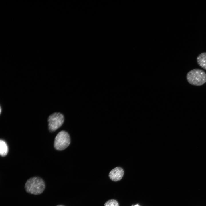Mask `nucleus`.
I'll return each mask as SVG.
<instances>
[{
	"instance_id": "1",
	"label": "nucleus",
	"mask_w": 206,
	"mask_h": 206,
	"mask_svg": "<svg viewBox=\"0 0 206 206\" xmlns=\"http://www.w3.org/2000/svg\"><path fill=\"white\" fill-rule=\"evenodd\" d=\"M26 191L29 194L38 195L41 194L45 190L46 185L42 178L34 176L29 179L25 185Z\"/></svg>"
},
{
	"instance_id": "2",
	"label": "nucleus",
	"mask_w": 206,
	"mask_h": 206,
	"mask_svg": "<svg viewBox=\"0 0 206 206\" xmlns=\"http://www.w3.org/2000/svg\"><path fill=\"white\" fill-rule=\"evenodd\" d=\"M186 78L190 84L201 86L206 82V73L202 70L194 69L188 72Z\"/></svg>"
},
{
	"instance_id": "3",
	"label": "nucleus",
	"mask_w": 206,
	"mask_h": 206,
	"mask_svg": "<svg viewBox=\"0 0 206 206\" xmlns=\"http://www.w3.org/2000/svg\"><path fill=\"white\" fill-rule=\"evenodd\" d=\"M71 142L70 136L66 131L62 130L56 135L54 142V147L58 150H62L66 148Z\"/></svg>"
},
{
	"instance_id": "4",
	"label": "nucleus",
	"mask_w": 206,
	"mask_h": 206,
	"mask_svg": "<svg viewBox=\"0 0 206 206\" xmlns=\"http://www.w3.org/2000/svg\"><path fill=\"white\" fill-rule=\"evenodd\" d=\"M64 121V115L59 112H54L48 117V127L49 131L53 132L60 127Z\"/></svg>"
},
{
	"instance_id": "5",
	"label": "nucleus",
	"mask_w": 206,
	"mask_h": 206,
	"mask_svg": "<svg viewBox=\"0 0 206 206\" xmlns=\"http://www.w3.org/2000/svg\"><path fill=\"white\" fill-rule=\"evenodd\" d=\"M124 173V170L122 167H117L110 171L108 176L111 180L116 182L121 179L123 176Z\"/></svg>"
},
{
	"instance_id": "6",
	"label": "nucleus",
	"mask_w": 206,
	"mask_h": 206,
	"mask_svg": "<svg viewBox=\"0 0 206 206\" xmlns=\"http://www.w3.org/2000/svg\"><path fill=\"white\" fill-rule=\"evenodd\" d=\"M197 59L198 65L206 70V52L200 54L197 56Z\"/></svg>"
},
{
	"instance_id": "7",
	"label": "nucleus",
	"mask_w": 206,
	"mask_h": 206,
	"mask_svg": "<svg viewBox=\"0 0 206 206\" xmlns=\"http://www.w3.org/2000/svg\"><path fill=\"white\" fill-rule=\"evenodd\" d=\"M8 148L5 142L3 140H0V154L1 156L4 157L7 154Z\"/></svg>"
},
{
	"instance_id": "8",
	"label": "nucleus",
	"mask_w": 206,
	"mask_h": 206,
	"mask_svg": "<svg viewBox=\"0 0 206 206\" xmlns=\"http://www.w3.org/2000/svg\"><path fill=\"white\" fill-rule=\"evenodd\" d=\"M104 206H119L118 202L116 200L111 199L106 201Z\"/></svg>"
},
{
	"instance_id": "9",
	"label": "nucleus",
	"mask_w": 206,
	"mask_h": 206,
	"mask_svg": "<svg viewBox=\"0 0 206 206\" xmlns=\"http://www.w3.org/2000/svg\"><path fill=\"white\" fill-rule=\"evenodd\" d=\"M65 206L63 205H57V206Z\"/></svg>"
},
{
	"instance_id": "10",
	"label": "nucleus",
	"mask_w": 206,
	"mask_h": 206,
	"mask_svg": "<svg viewBox=\"0 0 206 206\" xmlns=\"http://www.w3.org/2000/svg\"><path fill=\"white\" fill-rule=\"evenodd\" d=\"M134 206H139L138 204H137Z\"/></svg>"
}]
</instances>
